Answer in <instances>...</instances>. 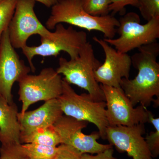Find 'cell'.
<instances>
[{"mask_svg": "<svg viewBox=\"0 0 159 159\" xmlns=\"http://www.w3.org/2000/svg\"><path fill=\"white\" fill-rule=\"evenodd\" d=\"M17 2V0H2L0 2V41L3 32L8 29Z\"/></svg>", "mask_w": 159, "mask_h": 159, "instance_id": "obj_19", "label": "cell"}, {"mask_svg": "<svg viewBox=\"0 0 159 159\" xmlns=\"http://www.w3.org/2000/svg\"><path fill=\"white\" fill-rule=\"evenodd\" d=\"M21 144L34 143L57 147L61 144L60 138L53 125L38 129L31 134L20 138Z\"/></svg>", "mask_w": 159, "mask_h": 159, "instance_id": "obj_16", "label": "cell"}, {"mask_svg": "<svg viewBox=\"0 0 159 159\" xmlns=\"http://www.w3.org/2000/svg\"><path fill=\"white\" fill-rule=\"evenodd\" d=\"M159 44L155 42L143 46L131 57L132 65L138 70L134 79H122L120 87L134 107L140 103L147 108L159 100Z\"/></svg>", "mask_w": 159, "mask_h": 159, "instance_id": "obj_1", "label": "cell"}, {"mask_svg": "<svg viewBox=\"0 0 159 159\" xmlns=\"http://www.w3.org/2000/svg\"><path fill=\"white\" fill-rule=\"evenodd\" d=\"M148 114V122L153 125L155 131L150 132L145 139L152 157H157L159 155V118H154L150 111Z\"/></svg>", "mask_w": 159, "mask_h": 159, "instance_id": "obj_18", "label": "cell"}, {"mask_svg": "<svg viewBox=\"0 0 159 159\" xmlns=\"http://www.w3.org/2000/svg\"><path fill=\"white\" fill-rule=\"evenodd\" d=\"M105 97L109 126H131L148 122V111L140 105L135 107L121 88L100 84Z\"/></svg>", "mask_w": 159, "mask_h": 159, "instance_id": "obj_8", "label": "cell"}, {"mask_svg": "<svg viewBox=\"0 0 159 159\" xmlns=\"http://www.w3.org/2000/svg\"><path fill=\"white\" fill-rule=\"evenodd\" d=\"M18 108L0 97V142L2 145H19L20 131L18 120Z\"/></svg>", "mask_w": 159, "mask_h": 159, "instance_id": "obj_15", "label": "cell"}, {"mask_svg": "<svg viewBox=\"0 0 159 159\" xmlns=\"http://www.w3.org/2000/svg\"><path fill=\"white\" fill-rule=\"evenodd\" d=\"M63 115L57 99L45 101L34 110L26 111L21 115L18 113L20 136L31 134L38 129L44 128L54 125Z\"/></svg>", "mask_w": 159, "mask_h": 159, "instance_id": "obj_14", "label": "cell"}, {"mask_svg": "<svg viewBox=\"0 0 159 159\" xmlns=\"http://www.w3.org/2000/svg\"><path fill=\"white\" fill-rule=\"evenodd\" d=\"M1 1H2V0H0V2H1Z\"/></svg>", "mask_w": 159, "mask_h": 159, "instance_id": "obj_27", "label": "cell"}, {"mask_svg": "<svg viewBox=\"0 0 159 159\" xmlns=\"http://www.w3.org/2000/svg\"><path fill=\"white\" fill-rule=\"evenodd\" d=\"M109 11L113 14L123 13L125 12V7L131 6L138 8L140 0H109Z\"/></svg>", "mask_w": 159, "mask_h": 159, "instance_id": "obj_24", "label": "cell"}, {"mask_svg": "<svg viewBox=\"0 0 159 159\" xmlns=\"http://www.w3.org/2000/svg\"><path fill=\"white\" fill-rule=\"evenodd\" d=\"M138 8L147 21L159 17V0H140Z\"/></svg>", "mask_w": 159, "mask_h": 159, "instance_id": "obj_21", "label": "cell"}, {"mask_svg": "<svg viewBox=\"0 0 159 159\" xmlns=\"http://www.w3.org/2000/svg\"><path fill=\"white\" fill-rule=\"evenodd\" d=\"M119 25L116 39L104 38L110 45L113 46L122 53L157 41L159 38V17L152 19L145 24H141L140 16L136 13H126L119 20Z\"/></svg>", "mask_w": 159, "mask_h": 159, "instance_id": "obj_6", "label": "cell"}, {"mask_svg": "<svg viewBox=\"0 0 159 159\" xmlns=\"http://www.w3.org/2000/svg\"><path fill=\"white\" fill-rule=\"evenodd\" d=\"M88 123L63 115L53 126L59 136L61 144L72 146L82 153L97 154L112 148L110 144L104 145L98 142L97 140L100 138L99 132L90 135L82 132Z\"/></svg>", "mask_w": 159, "mask_h": 159, "instance_id": "obj_10", "label": "cell"}, {"mask_svg": "<svg viewBox=\"0 0 159 159\" xmlns=\"http://www.w3.org/2000/svg\"><path fill=\"white\" fill-rule=\"evenodd\" d=\"M93 40L102 47L105 55L104 62L95 71V79L102 85L121 88L122 79H129L130 56L117 51L103 39L94 37Z\"/></svg>", "mask_w": 159, "mask_h": 159, "instance_id": "obj_12", "label": "cell"}, {"mask_svg": "<svg viewBox=\"0 0 159 159\" xmlns=\"http://www.w3.org/2000/svg\"><path fill=\"white\" fill-rule=\"evenodd\" d=\"M113 154L114 150L112 147L97 153L96 155H93L89 153H83L80 159H122L116 158L114 157Z\"/></svg>", "mask_w": 159, "mask_h": 159, "instance_id": "obj_25", "label": "cell"}, {"mask_svg": "<svg viewBox=\"0 0 159 159\" xmlns=\"http://www.w3.org/2000/svg\"><path fill=\"white\" fill-rule=\"evenodd\" d=\"M82 154L72 146L61 144L57 146V151L52 159H80Z\"/></svg>", "mask_w": 159, "mask_h": 159, "instance_id": "obj_23", "label": "cell"}, {"mask_svg": "<svg viewBox=\"0 0 159 159\" xmlns=\"http://www.w3.org/2000/svg\"><path fill=\"white\" fill-rule=\"evenodd\" d=\"M31 71L30 66L26 65L11 45L7 29L3 32L0 41V97L10 104L14 102L13 84Z\"/></svg>", "mask_w": 159, "mask_h": 159, "instance_id": "obj_11", "label": "cell"}, {"mask_svg": "<svg viewBox=\"0 0 159 159\" xmlns=\"http://www.w3.org/2000/svg\"><path fill=\"white\" fill-rule=\"evenodd\" d=\"M32 1L41 3L48 8H51L58 2V0H32Z\"/></svg>", "mask_w": 159, "mask_h": 159, "instance_id": "obj_26", "label": "cell"}, {"mask_svg": "<svg viewBox=\"0 0 159 159\" xmlns=\"http://www.w3.org/2000/svg\"><path fill=\"white\" fill-rule=\"evenodd\" d=\"M66 23L89 31L102 32L105 38L113 39L119 23L114 16H94L83 7L81 0H58L51 7V15L46 22L48 30L55 29L57 24Z\"/></svg>", "mask_w": 159, "mask_h": 159, "instance_id": "obj_2", "label": "cell"}, {"mask_svg": "<svg viewBox=\"0 0 159 159\" xmlns=\"http://www.w3.org/2000/svg\"><path fill=\"white\" fill-rule=\"evenodd\" d=\"M83 7L89 14L104 16L109 13V0H81Z\"/></svg>", "mask_w": 159, "mask_h": 159, "instance_id": "obj_20", "label": "cell"}, {"mask_svg": "<svg viewBox=\"0 0 159 159\" xmlns=\"http://www.w3.org/2000/svg\"><path fill=\"white\" fill-rule=\"evenodd\" d=\"M57 74H62L63 79L69 84L77 85L87 91L97 101H105V97L100 84L95 79V71L101 65L95 57L93 46L87 42L79 52L77 57L68 60L59 59Z\"/></svg>", "mask_w": 159, "mask_h": 159, "instance_id": "obj_3", "label": "cell"}, {"mask_svg": "<svg viewBox=\"0 0 159 159\" xmlns=\"http://www.w3.org/2000/svg\"><path fill=\"white\" fill-rule=\"evenodd\" d=\"M20 147L29 159H52L57 149V147L34 143L21 144Z\"/></svg>", "mask_w": 159, "mask_h": 159, "instance_id": "obj_17", "label": "cell"}, {"mask_svg": "<svg viewBox=\"0 0 159 159\" xmlns=\"http://www.w3.org/2000/svg\"><path fill=\"white\" fill-rule=\"evenodd\" d=\"M18 83L21 115L35 102L57 99L62 93V78L53 68L43 69L38 75L27 74Z\"/></svg>", "mask_w": 159, "mask_h": 159, "instance_id": "obj_7", "label": "cell"}, {"mask_svg": "<svg viewBox=\"0 0 159 159\" xmlns=\"http://www.w3.org/2000/svg\"><path fill=\"white\" fill-rule=\"evenodd\" d=\"M20 144L2 145L0 147V159H29L22 150Z\"/></svg>", "mask_w": 159, "mask_h": 159, "instance_id": "obj_22", "label": "cell"}, {"mask_svg": "<svg viewBox=\"0 0 159 159\" xmlns=\"http://www.w3.org/2000/svg\"><path fill=\"white\" fill-rule=\"evenodd\" d=\"M145 124L131 126H108L106 139L117 150L127 153L132 159H152L145 138Z\"/></svg>", "mask_w": 159, "mask_h": 159, "instance_id": "obj_13", "label": "cell"}, {"mask_svg": "<svg viewBox=\"0 0 159 159\" xmlns=\"http://www.w3.org/2000/svg\"><path fill=\"white\" fill-rule=\"evenodd\" d=\"M54 29L55 31L51 32L49 36L41 37L39 45H27L22 49L32 72L35 70L32 61L34 56L56 57L61 51H64L70 55V59H74L78 56L80 50L88 42L86 32L77 31L72 26L66 28L62 24H58Z\"/></svg>", "mask_w": 159, "mask_h": 159, "instance_id": "obj_5", "label": "cell"}, {"mask_svg": "<svg viewBox=\"0 0 159 159\" xmlns=\"http://www.w3.org/2000/svg\"><path fill=\"white\" fill-rule=\"evenodd\" d=\"M35 2L17 0L14 14L8 28L10 43L15 49L27 46L29 37L38 34L40 37L49 36L51 31L38 18L34 12Z\"/></svg>", "mask_w": 159, "mask_h": 159, "instance_id": "obj_9", "label": "cell"}, {"mask_svg": "<svg viewBox=\"0 0 159 159\" xmlns=\"http://www.w3.org/2000/svg\"><path fill=\"white\" fill-rule=\"evenodd\" d=\"M57 99L65 115L93 123L98 128L100 137L106 139L109 125L105 101H97L89 93L79 95L63 78L62 93Z\"/></svg>", "mask_w": 159, "mask_h": 159, "instance_id": "obj_4", "label": "cell"}]
</instances>
